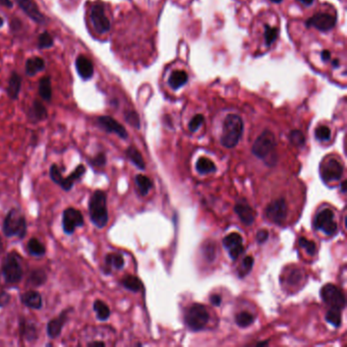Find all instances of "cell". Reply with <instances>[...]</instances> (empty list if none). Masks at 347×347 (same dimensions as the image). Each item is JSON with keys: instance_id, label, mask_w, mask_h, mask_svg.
I'll use <instances>...</instances> for the list:
<instances>
[{"instance_id": "cell-46", "label": "cell", "mask_w": 347, "mask_h": 347, "mask_svg": "<svg viewBox=\"0 0 347 347\" xmlns=\"http://www.w3.org/2000/svg\"><path fill=\"white\" fill-rule=\"evenodd\" d=\"M204 122V116L202 114H196L195 115L192 120L189 123V129L191 131H196L199 130V128L203 125Z\"/></svg>"}, {"instance_id": "cell-48", "label": "cell", "mask_w": 347, "mask_h": 347, "mask_svg": "<svg viewBox=\"0 0 347 347\" xmlns=\"http://www.w3.org/2000/svg\"><path fill=\"white\" fill-rule=\"evenodd\" d=\"M301 279H302V273L299 270H295V271L291 272V274L289 275L288 283L289 284H297V283H300Z\"/></svg>"}, {"instance_id": "cell-29", "label": "cell", "mask_w": 347, "mask_h": 347, "mask_svg": "<svg viewBox=\"0 0 347 347\" xmlns=\"http://www.w3.org/2000/svg\"><path fill=\"white\" fill-rule=\"evenodd\" d=\"M27 251L32 257L42 258L46 255L45 245L36 238H32L27 243Z\"/></svg>"}, {"instance_id": "cell-35", "label": "cell", "mask_w": 347, "mask_h": 347, "mask_svg": "<svg viewBox=\"0 0 347 347\" xmlns=\"http://www.w3.org/2000/svg\"><path fill=\"white\" fill-rule=\"evenodd\" d=\"M135 184H137V187L142 195H146L149 193V191L152 189L151 179L143 174H138L135 176Z\"/></svg>"}, {"instance_id": "cell-57", "label": "cell", "mask_w": 347, "mask_h": 347, "mask_svg": "<svg viewBox=\"0 0 347 347\" xmlns=\"http://www.w3.org/2000/svg\"><path fill=\"white\" fill-rule=\"evenodd\" d=\"M341 192H342L343 194L346 193V181H343V182L341 183Z\"/></svg>"}, {"instance_id": "cell-45", "label": "cell", "mask_w": 347, "mask_h": 347, "mask_svg": "<svg viewBox=\"0 0 347 347\" xmlns=\"http://www.w3.org/2000/svg\"><path fill=\"white\" fill-rule=\"evenodd\" d=\"M289 140L295 146H303L305 142L304 135L301 130H292L289 134Z\"/></svg>"}, {"instance_id": "cell-17", "label": "cell", "mask_w": 347, "mask_h": 347, "mask_svg": "<svg viewBox=\"0 0 347 347\" xmlns=\"http://www.w3.org/2000/svg\"><path fill=\"white\" fill-rule=\"evenodd\" d=\"M15 1L22 9L24 14L35 22L43 24L47 22L46 17L39 10L38 5L33 0H15Z\"/></svg>"}, {"instance_id": "cell-52", "label": "cell", "mask_w": 347, "mask_h": 347, "mask_svg": "<svg viewBox=\"0 0 347 347\" xmlns=\"http://www.w3.org/2000/svg\"><path fill=\"white\" fill-rule=\"evenodd\" d=\"M0 5L7 7V8H12L14 3H12L11 0H0Z\"/></svg>"}, {"instance_id": "cell-1", "label": "cell", "mask_w": 347, "mask_h": 347, "mask_svg": "<svg viewBox=\"0 0 347 347\" xmlns=\"http://www.w3.org/2000/svg\"><path fill=\"white\" fill-rule=\"evenodd\" d=\"M88 208L93 225L99 229L104 228L109 221L106 193L102 190H96L90 196Z\"/></svg>"}, {"instance_id": "cell-21", "label": "cell", "mask_w": 347, "mask_h": 347, "mask_svg": "<svg viewBox=\"0 0 347 347\" xmlns=\"http://www.w3.org/2000/svg\"><path fill=\"white\" fill-rule=\"evenodd\" d=\"M22 304L32 309H41L43 307V299L39 291L31 289L21 295Z\"/></svg>"}, {"instance_id": "cell-4", "label": "cell", "mask_w": 347, "mask_h": 347, "mask_svg": "<svg viewBox=\"0 0 347 347\" xmlns=\"http://www.w3.org/2000/svg\"><path fill=\"white\" fill-rule=\"evenodd\" d=\"M1 276L7 285H17L23 278L22 259L16 252L6 255L1 266Z\"/></svg>"}, {"instance_id": "cell-28", "label": "cell", "mask_w": 347, "mask_h": 347, "mask_svg": "<svg viewBox=\"0 0 347 347\" xmlns=\"http://www.w3.org/2000/svg\"><path fill=\"white\" fill-rule=\"evenodd\" d=\"M189 81L188 73L184 70H175L173 71L169 78L168 84L173 90H178L180 87L184 86Z\"/></svg>"}, {"instance_id": "cell-22", "label": "cell", "mask_w": 347, "mask_h": 347, "mask_svg": "<svg viewBox=\"0 0 347 347\" xmlns=\"http://www.w3.org/2000/svg\"><path fill=\"white\" fill-rule=\"evenodd\" d=\"M125 266V259L120 254H108L105 257V262H104V274L105 275H110L111 272L113 269L115 270H121Z\"/></svg>"}, {"instance_id": "cell-31", "label": "cell", "mask_w": 347, "mask_h": 347, "mask_svg": "<svg viewBox=\"0 0 347 347\" xmlns=\"http://www.w3.org/2000/svg\"><path fill=\"white\" fill-rule=\"evenodd\" d=\"M93 311L96 313V317L99 321L105 322L110 318L111 311L109 306L101 300H96L93 304Z\"/></svg>"}, {"instance_id": "cell-32", "label": "cell", "mask_w": 347, "mask_h": 347, "mask_svg": "<svg viewBox=\"0 0 347 347\" xmlns=\"http://www.w3.org/2000/svg\"><path fill=\"white\" fill-rule=\"evenodd\" d=\"M39 95L46 102H50L52 99L51 80L49 77H44L39 82Z\"/></svg>"}, {"instance_id": "cell-7", "label": "cell", "mask_w": 347, "mask_h": 347, "mask_svg": "<svg viewBox=\"0 0 347 347\" xmlns=\"http://www.w3.org/2000/svg\"><path fill=\"white\" fill-rule=\"evenodd\" d=\"M90 20L98 34H105L109 32L111 23L105 15L104 4L101 1H97L93 4L90 12Z\"/></svg>"}, {"instance_id": "cell-25", "label": "cell", "mask_w": 347, "mask_h": 347, "mask_svg": "<svg viewBox=\"0 0 347 347\" xmlns=\"http://www.w3.org/2000/svg\"><path fill=\"white\" fill-rule=\"evenodd\" d=\"M234 211L237 213L240 219V221L243 223L244 225L250 226L253 224V222L255 220V213L253 209L244 203L238 204L234 207Z\"/></svg>"}, {"instance_id": "cell-12", "label": "cell", "mask_w": 347, "mask_h": 347, "mask_svg": "<svg viewBox=\"0 0 347 347\" xmlns=\"http://www.w3.org/2000/svg\"><path fill=\"white\" fill-rule=\"evenodd\" d=\"M265 215L270 221L276 223V224H282L287 217L286 202L283 199L273 201L266 208Z\"/></svg>"}, {"instance_id": "cell-43", "label": "cell", "mask_w": 347, "mask_h": 347, "mask_svg": "<svg viewBox=\"0 0 347 347\" xmlns=\"http://www.w3.org/2000/svg\"><path fill=\"white\" fill-rule=\"evenodd\" d=\"M315 135L317 140L321 141V142H325V141H329L331 138V130L328 127L322 126L319 127L316 131H315Z\"/></svg>"}, {"instance_id": "cell-20", "label": "cell", "mask_w": 347, "mask_h": 347, "mask_svg": "<svg viewBox=\"0 0 347 347\" xmlns=\"http://www.w3.org/2000/svg\"><path fill=\"white\" fill-rule=\"evenodd\" d=\"M74 65H76L77 72L82 80L89 81L93 78L94 65H93L92 60H90L87 56L79 55L78 58L76 59Z\"/></svg>"}, {"instance_id": "cell-38", "label": "cell", "mask_w": 347, "mask_h": 347, "mask_svg": "<svg viewBox=\"0 0 347 347\" xmlns=\"http://www.w3.org/2000/svg\"><path fill=\"white\" fill-rule=\"evenodd\" d=\"M326 321L334 327H339L341 325V314L339 309L331 308L328 311L326 314Z\"/></svg>"}, {"instance_id": "cell-8", "label": "cell", "mask_w": 347, "mask_h": 347, "mask_svg": "<svg viewBox=\"0 0 347 347\" xmlns=\"http://www.w3.org/2000/svg\"><path fill=\"white\" fill-rule=\"evenodd\" d=\"M85 219L80 210L69 207L65 209L63 213V229L66 235L74 233L77 228L83 227Z\"/></svg>"}, {"instance_id": "cell-18", "label": "cell", "mask_w": 347, "mask_h": 347, "mask_svg": "<svg viewBox=\"0 0 347 347\" xmlns=\"http://www.w3.org/2000/svg\"><path fill=\"white\" fill-rule=\"evenodd\" d=\"M20 335L29 343H34L38 340L39 333L34 322L24 317H21L19 321Z\"/></svg>"}, {"instance_id": "cell-47", "label": "cell", "mask_w": 347, "mask_h": 347, "mask_svg": "<svg viewBox=\"0 0 347 347\" xmlns=\"http://www.w3.org/2000/svg\"><path fill=\"white\" fill-rule=\"evenodd\" d=\"M11 300V295L6 290H0V308H3L8 305Z\"/></svg>"}, {"instance_id": "cell-44", "label": "cell", "mask_w": 347, "mask_h": 347, "mask_svg": "<svg viewBox=\"0 0 347 347\" xmlns=\"http://www.w3.org/2000/svg\"><path fill=\"white\" fill-rule=\"evenodd\" d=\"M299 242H300V245L302 247H304L309 256H314L317 253V246H316L315 242L308 240L304 238H301Z\"/></svg>"}, {"instance_id": "cell-14", "label": "cell", "mask_w": 347, "mask_h": 347, "mask_svg": "<svg viewBox=\"0 0 347 347\" xmlns=\"http://www.w3.org/2000/svg\"><path fill=\"white\" fill-rule=\"evenodd\" d=\"M343 175V165L336 159H330L322 166V178L325 182L337 181Z\"/></svg>"}, {"instance_id": "cell-10", "label": "cell", "mask_w": 347, "mask_h": 347, "mask_svg": "<svg viewBox=\"0 0 347 347\" xmlns=\"http://www.w3.org/2000/svg\"><path fill=\"white\" fill-rule=\"evenodd\" d=\"M315 228L318 230L323 231L327 235H334L337 232V224L334 220V213L330 209L322 210L321 212L316 216L315 219Z\"/></svg>"}, {"instance_id": "cell-56", "label": "cell", "mask_w": 347, "mask_h": 347, "mask_svg": "<svg viewBox=\"0 0 347 347\" xmlns=\"http://www.w3.org/2000/svg\"><path fill=\"white\" fill-rule=\"evenodd\" d=\"M3 250H4V244H3V240H2L1 237H0V255H1V254H2Z\"/></svg>"}, {"instance_id": "cell-60", "label": "cell", "mask_w": 347, "mask_h": 347, "mask_svg": "<svg viewBox=\"0 0 347 347\" xmlns=\"http://www.w3.org/2000/svg\"><path fill=\"white\" fill-rule=\"evenodd\" d=\"M271 1L274 2V3H280V2L282 1V0H271Z\"/></svg>"}, {"instance_id": "cell-50", "label": "cell", "mask_w": 347, "mask_h": 347, "mask_svg": "<svg viewBox=\"0 0 347 347\" xmlns=\"http://www.w3.org/2000/svg\"><path fill=\"white\" fill-rule=\"evenodd\" d=\"M205 253H206V258L208 260H210V261H212V260H214V256L211 255V253L215 255V250H214L213 245H212V247H209V244H208V247H207V249H205Z\"/></svg>"}, {"instance_id": "cell-30", "label": "cell", "mask_w": 347, "mask_h": 347, "mask_svg": "<svg viewBox=\"0 0 347 347\" xmlns=\"http://www.w3.org/2000/svg\"><path fill=\"white\" fill-rule=\"evenodd\" d=\"M126 154H127V157L130 159V162L141 170H145L146 168V164H145V161H144V158L142 156V154L140 153V151L138 150L137 148L133 147V146H130L127 149V151H126Z\"/></svg>"}, {"instance_id": "cell-27", "label": "cell", "mask_w": 347, "mask_h": 347, "mask_svg": "<svg viewBox=\"0 0 347 347\" xmlns=\"http://www.w3.org/2000/svg\"><path fill=\"white\" fill-rule=\"evenodd\" d=\"M47 273L43 269H34L29 275L28 285H31L33 287H40L47 282Z\"/></svg>"}, {"instance_id": "cell-37", "label": "cell", "mask_w": 347, "mask_h": 347, "mask_svg": "<svg viewBox=\"0 0 347 347\" xmlns=\"http://www.w3.org/2000/svg\"><path fill=\"white\" fill-rule=\"evenodd\" d=\"M278 34H279L278 28H275V27L272 28V27L269 26V24H265L264 37H265L266 46L270 47L272 44H273L276 41V39H277Z\"/></svg>"}, {"instance_id": "cell-59", "label": "cell", "mask_w": 347, "mask_h": 347, "mask_svg": "<svg viewBox=\"0 0 347 347\" xmlns=\"http://www.w3.org/2000/svg\"><path fill=\"white\" fill-rule=\"evenodd\" d=\"M3 23H4V21H3V19L1 17H0V28L3 26Z\"/></svg>"}, {"instance_id": "cell-53", "label": "cell", "mask_w": 347, "mask_h": 347, "mask_svg": "<svg viewBox=\"0 0 347 347\" xmlns=\"http://www.w3.org/2000/svg\"><path fill=\"white\" fill-rule=\"evenodd\" d=\"M321 57H322V60L328 61V60H330V58H331V53H330L328 50H324L323 52L321 53Z\"/></svg>"}, {"instance_id": "cell-42", "label": "cell", "mask_w": 347, "mask_h": 347, "mask_svg": "<svg viewBox=\"0 0 347 347\" xmlns=\"http://www.w3.org/2000/svg\"><path fill=\"white\" fill-rule=\"evenodd\" d=\"M125 119L130 126L133 127L134 129L141 128V121L138 113L135 111H128L125 114Z\"/></svg>"}, {"instance_id": "cell-41", "label": "cell", "mask_w": 347, "mask_h": 347, "mask_svg": "<svg viewBox=\"0 0 347 347\" xmlns=\"http://www.w3.org/2000/svg\"><path fill=\"white\" fill-rule=\"evenodd\" d=\"M254 266V259L251 256H247L243 259V261L241 263V267L239 270V277H244L250 273L252 268Z\"/></svg>"}, {"instance_id": "cell-16", "label": "cell", "mask_w": 347, "mask_h": 347, "mask_svg": "<svg viewBox=\"0 0 347 347\" xmlns=\"http://www.w3.org/2000/svg\"><path fill=\"white\" fill-rule=\"evenodd\" d=\"M223 245L228 251V254L233 261H235L243 253L242 239L237 232L230 233L226 238H224Z\"/></svg>"}, {"instance_id": "cell-5", "label": "cell", "mask_w": 347, "mask_h": 347, "mask_svg": "<svg viewBox=\"0 0 347 347\" xmlns=\"http://www.w3.org/2000/svg\"><path fill=\"white\" fill-rule=\"evenodd\" d=\"M276 147V140L274 133L270 130H265L256 140L253 146V154L258 158L267 161V159L273 155Z\"/></svg>"}, {"instance_id": "cell-58", "label": "cell", "mask_w": 347, "mask_h": 347, "mask_svg": "<svg viewBox=\"0 0 347 347\" xmlns=\"http://www.w3.org/2000/svg\"><path fill=\"white\" fill-rule=\"evenodd\" d=\"M332 64H333V66H334V67H337V66H338V60H334Z\"/></svg>"}, {"instance_id": "cell-13", "label": "cell", "mask_w": 347, "mask_h": 347, "mask_svg": "<svg viewBox=\"0 0 347 347\" xmlns=\"http://www.w3.org/2000/svg\"><path fill=\"white\" fill-rule=\"evenodd\" d=\"M73 311V307L64 309L56 318L51 319L47 324V335L50 339H55L60 336L65 325L66 324L69 314Z\"/></svg>"}, {"instance_id": "cell-2", "label": "cell", "mask_w": 347, "mask_h": 347, "mask_svg": "<svg viewBox=\"0 0 347 347\" xmlns=\"http://www.w3.org/2000/svg\"><path fill=\"white\" fill-rule=\"evenodd\" d=\"M28 231L27 219L18 208H12L8 211L3 223L2 232L6 238H19L23 239L26 238Z\"/></svg>"}, {"instance_id": "cell-9", "label": "cell", "mask_w": 347, "mask_h": 347, "mask_svg": "<svg viewBox=\"0 0 347 347\" xmlns=\"http://www.w3.org/2000/svg\"><path fill=\"white\" fill-rule=\"evenodd\" d=\"M322 300L325 302L331 308H335L341 311L345 306V297L342 291L337 288L335 285L327 284L321 290Z\"/></svg>"}, {"instance_id": "cell-36", "label": "cell", "mask_w": 347, "mask_h": 347, "mask_svg": "<svg viewBox=\"0 0 347 347\" xmlns=\"http://www.w3.org/2000/svg\"><path fill=\"white\" fill-rule=\"evenodd\" d=\"M254 316L249 312H241L235 317V322H237V324L241 328H245L252 325L254 323Z\"/></svg>"}, {"instance_id": "cell-15", "label": "cell", "mask_w": 347, "mask_h": 347, "mask_svg": "<svg viewBox=\"0 0 347 347\" xmlns=\"http://www.w3.org/2000/svg\"><path fill=\"white\" fill-rule=\"evenodd\" d=\"M336 18L329 14H317L305 22L307 28L314 27L322 32H328L335 27Z\"/></svg>"}, {"instance_id": "cell-24", "label": "cell", "mask_w": 347, "mask_h": 347, "mask_svg": "<svg viewBox=\"0 0 347 347\" xmlns=\"http://www.w3.org/2000/svg\"><path fill=\"white\" fill-rule=\"evenodd\" d=\"M28 117L34 123L43 121V120L47 119V117H48L47 109L42 104V102H40L39 100H35L33 102L32 107L29 109Z\"/></svg>"}, {"instance_id": "cell-39", "label": "cell", "mask_w": 347, "mask_h": 347, "mask_svg": "<svg viewBox=\"0 0 347 347\" xmlns=\"http://www.w3.org/2000/svg\"><path fill=\"white\" fill-rule=\"evenodd\" d=\"M88 163L90 166L95 168H103L107 163V158L105 153H98L96 156L90 158L88 160Z\"/></svg>"}, {"instance_id": "cell-3", "label": "cell", "mask_w": 347, "mask_h": 347, "mask_svg": "<svg viewBox=\"0 0 347 347\" xmlns=\"http://www.w3.org/2000/svg\"><path fill=\"white\" fill-rule=\"evenodd\" d=\"M243 132V121L237 114H228L223 122L221 144L226 148H233L239 144Z\"/></svg>"}, {"instance_id": "cell-33", "label": "cell", "mask_w": 347, "mask_h": 347, "mask_svg": "<svg viewBox=\"0 0 347 347\" xmlns=\"http://www.w3.org/2000/svg\"><path fill=\"white\" fill-rule=\"evenodd\" d=\"M195 168H196V171L199 172L201 175L210 174V173H213L216 171V166H215L214 162H212V161L206 157H201L199 160L196 161Z\"/></svg>"}, {"instance_id": "cell-40", "label": "cell", "mask_w": 347, "mask_h": 347, "mask_svg": "<svg viewBox=\"0 0 347 347\" xmlns=\"http://www.w3.org/2000/svg\"><path fill=\"white\" fill-rule=\"evenodd\" d=\"M53 46V38L52 36L47 31L40 34L38 38V48L39 49H47Z\"/></svg>"}, {"instance_id": "cell-49", "label": "cell", "mask_w": 347, "mask_h": 347, "mask_svg": "<svg viewBox=\"0 0 347 347\" xmlns=\"http://www.w3.org/2000/svg\"><path fill=\"white\" fill-rule=\"evenodd\" d=\"M269 238V232L265 229H262V230H260L258 231L257 233V241L259 243H264L265 241H267Z\"/></svg>"}, {"instance_id": "cell-6", "label": "cell", "mask_w": 347, "mask_h": 347, "mask_svg": "<svg viewBox=\"0 0 347 347\" xmlns=\"http://www.w3.org/2000/svg\"><path fill=\"white\" fill-rule=\"evenodd\" d=\"M184 320L185 324L192 331H200L208 323L209 313L205 305L201 304H194L188 309Z\"/></svg>"}, {"instance_id": "cell-51", "label": "cell", "mask_w": 347, "mask_h": 347, "mask_svg": "<svg viewBox=\"0 0 347 347\" xmlns=\"http://www.w3.org/2000/svg\"><path fill=\"white\" fill-rule=\"evenodd\" d=\"M211 303H212V304L216 305V306H219L220 304H221V296L220 295H217V294H214L211 296Z\"/></svg>"}, {"instance_id": "cell-34", "label": "cell", "mask_w": 347, "mask_h": 347, "mask_svg": "<svg viewBox=\"0 0 347 347\" xmlns=\"http://www.w3.org/2000/svg\"><path fill=\"white\" fill-rule=\"evenodd\" d=\"M121 284L123 287L132 292H139L143 288V284L141 280L138 277L132 275H127L123 277L121 280Z\"/></svg>"}, {"instance_id": "cell-19", "label": "cell", "mask_w": 347, "mask_h": 347, "mask_svg": "<svg viewBox=\"0 0 347 347\" xmlns=\"http://www.w3.org/2000/svg\"><path fill=\"white\" fill-rule=\"evenodd\" d=\"M86 172H87L86 166L83 164H80L76 167V169H74L66 178H65L64 175L61 176L56 184L59 185V187L63 189L65 192H69L73 188L74 183H76L77 181H80L84 177Z\"/></svg>"}, {"instance_id": "cell-55", "label": "cell", "mask_w": 347, "mask_h": 347, "mask_svg": "<svg viewBox=\"0 0 347 347\" xmlns=\"http://www.w3.org/2000/svg\"><path fill=\"white\" fill-rule=\"evenodd\" d=\"M299 1L306 6H309L314 3V0H299Z\"/></svg>"}, {"instance_id": "cell-23", "label": "cell", "mask_w": 347, "mask_h": 347, "mask_svg": "<svg viewBox=\"0 0 347 347\" xmlns=\"http://www.w3.org/2000/svg\"><path fill=\"white\" fill-rule=\"evenodd\" d=\"M22 77L17 71H12L8 80L6 93L11 100H18L20 97V92L22 88Z\"/></svg>"}, {"instance_id": "cell-26", "label": "cell", "mask_w": 347, "mask_h": 347, "mask_svg": "<svg viewBox=\"0 0 347 347\" xmlns=\"http://www.w3.org/2000/svg\"><path fill=\"white\" fill-rule=\"evenodd\" d=\"M45 69V61L39 56H34L27 59L24 65V71L29 77H34L37 73Z\"/></svg>"}, {"instance_id": "cell-54", "label": "cell", "mask_w": 347, "mask_h": 347, "mask_svg": "<svg viewBox=\"0 0 347 347\" xmlns=\"http://www.w3.org/2000/svg\"><path fill=\"white\" fill-rule=\"evenodd\" d=\"M87 345H88L89 347H93V346H105L106 344L103 341H92V342H89Z\"/></svg>"}, {"instance_id": "cell-11", "label": "cell", "mask_w": 347, "mask_h": 347, "mask_svg": "<svg viewBox=\"0 0 347 347\" xmlns=\"http://www.w3.org/2000/svg\"><path fill=\"white\" fill-rule=\"evenodd\" d=\"M97 123L100 129H102L107 133H115L122 140H127L129 138V133L126 128L115 120L113 117L108 115H102L97 118Z\"/></svg>"}]
</instances>
